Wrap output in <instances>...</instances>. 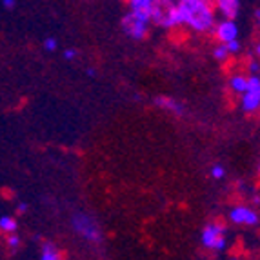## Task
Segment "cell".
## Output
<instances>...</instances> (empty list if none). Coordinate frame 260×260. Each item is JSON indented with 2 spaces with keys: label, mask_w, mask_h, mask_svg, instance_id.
Masks as SVG:
<instances>
[{
  "label": "cell",
  "mask_w": 260,
  "mask_h": 260,
  "mask_svg": "<svg viewBox=\"0 0 260 260\" xmlns=\"http://www.w3.org/2000/svg\"><path fill=\"white\" fill-rule=\"evenodd\" d=\"M18 209H20V213H24L27 209V204H20V208H18Z\"/></svg>",
  "instance_id": "23"
},
{
  "label": "cell",
  "mask_w": 260,
  "mask_h": 260,
  "mask_svg": "<svg viewBox=\"0 0 260 260\" xmlns=\"http://www.w3.org/2000/svg\"><path fill=\"white\" fill-rule=\"evenodd\" d=\"M73 228L80 237H84L86 240H91V242H100L102 240V233H100V228L96 225V222L93 220L89 215L86 213H77L73 217Z\"/></svg>",
  "instance_id": "4"
},
{
  "label": "cell",
  "mask_w": 260,
  "mask_h": 260,
  "mask_svg": "<svg viewBox=\"0 0 260 260\" xmlns=\"http://www.w3.org/2000/svg\"><path fill=\"white\" fill-rule=\"evenodd\" d=\"M213 31H215L217 39L220 40V44H228L231 40L239 39V26H237V22L233 18H224V20L217 22Z\"/></svg>",
  "instance_id": "6"
},
{
  "label": "cell",
  "mask_w": 260,
  "mask_h": 260,
  "mask_svg": "<svg viewBox=\"0 0 260 260\" xmlns=\"http://www.w3.org/2000/svg\"><path fill=\"white\" fill-rule=\"evenodd\" d=\"M230 218H231V222H235V224H242V225L258 224V215H256V211L246 208V206H237V208L231 209Z\"/></svg>",
  "instance_id": "7"
},
{
  "label": "cell",
  "mask_w": 260,
  "mask_h": 260,
  "mask_svg": "<svg viewBox=\"0 0 260 260\" xmlns=\"http://www.w3.org/2000/svg\"><path fill=\"white\" fill-rule=\"evenodd\" d=\"M211 4H215L213 8L217 9L218 13L225 18H237L240 9V0H213Z\"/></svg>",
  "instance_id": "8"
},
{
  "label": "cell",
  "mask_w": 260,
  "mask_h": 260,
  "mask_svg": "<svg viewBox=\"0 0 260 260\" xmlns=\"http://www.w3.org/2000/svg\"><path fill=\"white\" fill-rule=\"evenodd\" d=\"M260 106V91H251V89H247V91L242 93V109L246 113H253L256 111Z\"/></svg>",
  "instance_id": "10"
},
{
  "label": "cell",
  "mask_w": 260,
  "mask_h": 260,
  "mask_svg": "<svg viewBox=\"0 0 260 260\" xmlns=\"http://www.w3.org/2000/svg\"><path fill=\"white\" fill-rule=\"evenodd\" d=\"M8 244L9 247H18V244H20V239H18V235H9V239H8Z\"/></svg>",
  "instance_id": "19"
},
{
  "label": "cell",
  "mask_w": 260,
  "mask_h": 260,
  "mask_svg": "<svg viewBox=\"0 0 260 260\" xmlns=\"http://www.w3.org/2000/svg\"><path fill=\"white\" fill-rule=\"evenodd\" d=\"M156 106H160V108L164 109H169L171 113H175V115H184V108L180 102H177L175 99H169V96H158V99L155 100Z\"/></svg>",
  "instance_id": "11"
},
{
  "label": "cell",
  "mask_w": 260,
  "mask_h": 260,
  "mask_svg": "<svg viewBox=\"0 0 260 260\" xmlns=\"http://www.w3.org/2000/svg\"><path fill=\"white\" fill-rule=\"evenodd\" d=\"M213 56H215L217 60H228L230 53H228V49H225L224 44H220V46H217V48H215V51H213Z\"/></svg>",
  "instance_id": "15"
},
{
  "label": "cell",
  "mask_w": 260,
  "mask_h": 260,
  "mask_svg": "<svg viewBox=\"0 0 260 260\" xmlns=\"http://www.w3.org/2000/svg\"><path fill=\"white\" fill-rule=\"evenodd\" d=\"M44 48L48 49V51H56L58 42H56V39H53V37H48V39L44 40Z\"/></svg>",
  "instance_id": "17"
},
{
  "label": "cell",
  "mask_w": 260,
  "mask_h": 260,
  "mask_svg": "<svg viewBox=\"0 0 260 260\" xmlns=\"http://www.w3.org/2000/svg\"><path fill=\"white\" fill-rule=\"evenodd\" d=\"M249 71H251V75H258V60L256 58H253V62H249Z\"/></svg>",
  "instance_id": "21"
},
{
  "label": "cell",
  "mask_w": 260,
  "mask_h": 260,
  "mask_svg": "<svg viewBox=\"0 0 260 260\" xmlns=\"http://www.w3.org/2000/svg\"><path fill=\"white\" fill-rule=\"evenodd\" d=\"M129 4V11L135 15H139L142 18H148L151 20V6L153 0H126Z\"/></svg>",
  "instance_id": "9"
},
{
  "label": "cell",
  "mask_w": 260,
  "mask_h": 260,
  "mask_svg": "<svg viewBox=\"0 0 260 260\" xmlns=\"http://www.w3.org/2000/svg\"><path fill=\"white\" fill-rule=\"evenodd\" d=\"M177 11L180 26L197 33H209L217 24L215 8L209 0H177Z\"/></svg>",
  "instance_id": "1"
},
{
  "label": "cell",
  "mask_w": 260,
  "mask_h": 260,
  "mask_svg": "<svg viewBox=\"0 0 260 260\" xmlns=\"http://www.w3.org/2000/svg\"><path fill=\"white\" fill-rule=\"evenodd\" d=\"M15 4H17V0H2V6H4L6 9H13Z\"/></svg>",
  "instance_id": "22"
},
{
  "label": "cell",
  "mask_w": 260,
  "mask_h": 260,
  "mask_svg": "<svg viewBox=\"0 0 260 260\" xmlns=\"http://www.w3.org/2000/svg\"><path fill=\"white\" fill-rule=\"evenodd\" d=\"M224 46H225V49H228V53H230V55H235V53L240 51V42H239V39H237V40H231V42L224 44Z\"/></svg>",
  "instance_id": "16"
},
{
  "label": "cell",
  "mask_w": 260,
  "mask_h": 260,
  "mask_svg": "<svg viewBox=\"0 0 260 260\" xmlns=\"http://www.w3.org/2000/svg\"><path fill=\"white\" fill-rule=\"evenodd\" d=\"M120 26H122V31H124L129 39L142 40V39H146V37H148L151 20H148V18H142V17H139V15H135V13H131V11H129L126 17L122 18Z\"/></svg>",
  "instance_id": "3"
},
{
  "label": "cell",
  "mask_w": 260,
  "mask_h": 260,
  "mask_svg": "<svg viewBox=\"0 0 260 260\" xmlns=\"http://www.w3.org/2000/svg\"><path fill=\"white\" fill-rule=\"evenodd\" d=\"M78 55V51L77 49H66L64 51V56H66V60H73L75 56Z\"/></svg>",
  "instance_id": "20"
},
{
  "label": "cell",
  "mask_w": 260,
  "mask_h": 260,
  "mask_svg": "<svg viewBox=\"0 0 260 260\" xmlns=\"http://www.w3.org/2000/svg\"><path fill=\"white\" fill-rule=\"evenodd\" d=\"M225 175V169L222 168V166H213L211 168V177L217 178V180H220L222 177Z\"/></svg>",
  "instance_id": "18"
},
{
  "label": "cell",
  "mask_w": 260,
  "mask_h": 260,
  "mask_svg": "<svg viewBox=\"0 0 260 260\" xmlns=\"http://www.w3.org/2000/svg\"><path fill=\"white\" fill-rule=\"evenodd\" d=\"M0 230L6 231V233H15L18 230V224L11 217H0Z\"/></svg>",
  "instance_id": "13"
},
{
  "label": "cell",
  "mask_w": 260,
  "mask_h": 260,
  "mask_svg": "<svg viewBox=\"0 0 260 260\" xmlns=\"http://www.w3.org/2000/svg\"><path fill=\"white\" fill-rule=\"evenodd\" d=\"M42 260H60V255H58V251H56V247L53 246V244H49V242L44 244Z\"/></svg>",
  "instance_id": "14"
},
{
  "label": "cell",
  "mask_w": 260,
  "mask_h": 260,
  "mask_svg": "<svg viewBox=\"0 0 260 260\" xmlns=\"http://www.w3.org/2000/svg\"><path fill=\"white\" fill-rule=\"evenodd\" d=\"M230 86L235 93H244L247 89V77H244V75H235V77H231Z\"/></svg>",
  "instance_id": "12"
},
{
  "label": "cell",
  "mask_w": 260,
  "mask_h": 260,
  "mask_svg": "<svg viewBox=\"0 0 260 260\" xmlns=\"http://www.w3.org/2000/svg\"><path fill=\"white\" fill-rule=\"evenodd\" d=\"M225 228L220 224H209L202 231V244L209 249H224L225 247Z\"/></svg>",
  "instance_id": "5"
},
{
  "label": "cell",
  "mask_w": 260,
  "mask_h": 260,
  "mask_svg": "<svg viewBox=\"0 0 260 260\" xmlns=\"http://www.w3.org/2000/svg\"><path fill=\"white\" fill-rule=\"evenodd\" d=\"M151 24H156L158 27H164V29L180 27L177 0H153Z\"/></svg>",
  "instance_id": "2"
}]
</instances>
